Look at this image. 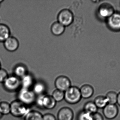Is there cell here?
Wrapping results in <instances>:
<instances>
[{
	"mask_svg": "<svg viewBox=\"0 0 120 120\" xmlns=\"http://www.w3.org/2000/svg\"><path fill=\"white\" fill-rule=\"evenodd\" d=\"M17 100L29 106L35 103L37 96L32 90L21 88L18 91Z\"/></svg>",
	"mask_w": 120,
	"mask_h": 120,
	"instance_id": "obj_1",
	"label": "cell"
},
{
	"mask_svg": "<svg viewBox=\"0 0 120 120\" xmlns=\"http://www.w3.org/2000/svg\"><path fill=\"white\" fill-rule=\"evenodd\" d=\"M10 106V114L15 117H24L30 111L29 106L17 99L12 101Z\"/></svg>",
	"mask_w": 120,
	"mask_h": 120,
	"instance_id": "obj_2",
	"label": "cell"
},
{
	"mask_svg": "<svg viewBox=\"0 0 120 120\" xmlns=\"http://www.w3.org/2000/svg\"><path fill=\"white\" fill-rule=\"evenodd\" d=\"M82 98L79 88L71 86L64 92V100L69 104H76L80 101Z\"/></svg>",
	"mask_w": 120,
	"mask_h": 120,
	"instance_id": "obj_3",
	"label": "cell"
},
{
	"mask_svg": "<svg viewBox=\"0 0 120 120\" xmlns=\"http://www.w3.org/2000/svg\"><path fill=\"white\" fill-rule=\"evenodd\" d=\"M3 84L4 89L8 92H15L21 88L20 79L15 75H9Z\"/></svg>",
	"mask_w": 120,
	"mask_h": 120,
	"instance_id": "obj_4",
	"label": "cell"
},
{
	"mask_svg": "<svg viewBox=\"0 0 120 120\" xmlns=\"http://www.w3.org/2000/svg\"><path fill=\"white\" fill-rule=\"evenodd\" d=\"M58 22L64 27L69 26L72 24L74 19L73 14L70 10L64 9L58 13L57 17Z\"/></svg>",
	"mask_w": 120,
	"mask_h": 120,
	"instance_id": "obj_5",
	"label": "cell"
},
{
	"mask_svg": "<svg viewBox=\"0 0 120 120\" xmlns=\"http://www.w3.org/2000/svg\"><path fill=\"white\" fill-rule=\"evenodd\" d=\"M113 6L108 3H104L100 5L98 10V14L102 19H107L114 12Z\"/></svg>",
	"mask_w": 120,
	"mask_h": 120,
	"instance_id": "obj_6",
	"label": "cell"
},
{
	"mask_svg": "<svg viewBox=\"0 0 120 120\" xmlns=\"http://www.w3.org/2000/svg\"><path fill=\"white\" fill-rule=\"evenodd\" d=\"M107 24L109 29L114 31H120V12H115L107 19Z\"/></svg>",
	"mask_w": 120,
	"mask_h": 120,
	"instance_id": "obj_7",
	"label": "cell"
},
{
	"mask_svg": "<svg viewBox=\"0 0 120 120\" xmlns=\"http://www.w3.org/2000/svg\"><path fill=\"white\" fill-rule=\"evenodd\" d=\"M71 82L66 76L61 75L58 77L55 82V85L56 89L65 92L71 85Z\"/></svg>",
	"mask_w": 120,
	"mask_h": 120,
	"instance_id": "obj_8",
	"label": "cell"
},
{
	"mask_svg": "<svg viewBox=\"0 0 120 120\" xmlns=\"http://www.w3.org/2000/svg\"><path fill=\"white\" fill-rule=\"evenodd\" d=\"M118 108L116 104H108L103 110V113L105 117L108 120H113L115 118L118 114Z\"/></svg>",
	"mask_w": 120,
	"mask_h": 120,
	"instance_id": "obj_9",
	"label": "cell"
},
{
	"mask_svg": "<svg viewBox=\"0 0 120 120\" xmlns=\"http://www.w3.org/2000/svg\"><path fill=\"white\" fill-rule=\"evenodd\" d=\"M74 113L72 110L68 107H64L59 110L57 114V120H73Z\"/></svg>",
	"mask_w": 120,
	"mask_h": 120,
	"instance_id": "obj_10",
	"label": "cell"
},
{
	"mask_svg": "<svg viewBox=\"0 0 120 120\" xmlns=\"http://www.w3.org/2000/svg\"><path fill=\"white\" fill-rule=\"evenodd\" d=\"M3 43L5 49L10 52L16 51L18 49L19 44L17 39L11 36L9 37Z\"/></svg>",
	"mask_w": 120,
	"mask_h": 120,
	"instance_id": "obj_11",
	"label": "cell"
},
{
	"mask_svg": "<svg viewBox=\"0 0 120 120\" xmlns=\"http://www.w3.org/2000/svg\"><path fill=\"white\" fill-rule=\"evenodd\" d=\"M57 102L52 96L49 95H43L42 98L43 108L47 110H52L55 107Z\"/></svg>",
	"mask_w": 120,
	"mask_h": 120,
	"instance_id": "obj_12",
	"label": "cell"
},
{
	"mask_svg": "<svg viewBox=\"0 0 120 120\" xmlns=\"http://www.w3.org/2000/svg\"><path fill=\"white\" fill-rule=\"evenodd\" d=\"M82 98L87 99L91 98L94 93V88L91 85L85 84L79 89Z\"/></svg>",
	"mask_w": 120,
	"mask_h": 120,
	"instance_id": "obj_13",
	"label": "cell"
},
{
	"mask_svg": "<svg viewBox=\"0 0 120 120\" xmlns=\"http://www.w3.org/2000/svg\"><path fill=\"white\" fill-rule=\"evenodd\" d=\"M21 88L31 89L34 84L33 77L30 74H27L20 79Z\"/></svg>",
	"mask_w": 120,
	"mask_h": 120,
	"instance_id": "obj_14",
	"label": "cell"
},
{
	"mask_svg": "<svg viewBox=\"0 0 120 120\" xmlns=\"http://www.w3.org/2000/svg\"><path fill=\"white\" fill-rule=\"evenodd\" d=\"M32 88V91L36 96L44 95L46 90L45 85L42 82H35Z\"/></svg>",
	"mask_w": 120,
	"mask_h": 120,
	"instance_id": "obj_15",
	"label": "cell"
},
{
	"mask_svg": "<svg viewBox=\"0 0 120 120\" xmlns=\"http://www.w3.org/2000/svg\"><path fill=\"white\" fill-rule=\"evenodd\" d=\"M9 27L6 25L0 23V42H4L10 36Z\"/></svg>",
	"mask_w": 120,
	"mask_h": 120,
	"instance_id": "obj_16",
	"label": "cell"
},
{
	"mask_svg": "<svg viewBox=\"0 0 120 120\" xmlns=\"http://www.w3.org/2000/svg\"><path fill=\"white\" fill-rule=\"evenodd\" d=\"M65 27L58 22L54 23L51 25V30L53 34L58 36L62 35L64 32Z\"/></svg>",
	"mask_w": 120,
	"mask_h": 120,
	"instance_id": "obj_17",
	"label": "cell"
},
{
	"mask_svg": "<svg viewBox=\"0 0 120 120\" xmlns=\"http://www.w3.org/2000/svg\"><path fill=\"white\" fill-rule=\"evenodd\" d=\"M41 113L36 110H30L24 117V120H42Z\"/></svg>",
	"mask_w": 120,
	"mask_h": 120,
	"instance_id": "obj_18",
	"label": "cell"
},
{
	"mask_svg": "<svg viewBox=\"0 0 120 120\" xmlns=\"http://www.w3.org/2000/svg\"><path fill=\"white\" fill-rule=\"evenodd\" d=\"M94 103L98 108H103L108 104V100L105 96H99L96 98Z\"/></svg>",
	"mask_w": 120,
	"mask_h": 120,
	"instance_id": "obj_19",
	"label": "cell"
},
{
	"mask_svg": "<svg viewBox=\"0 0 120 120\" xmlns=\"http://www.w3.org/2000/svg\"><path fill=\"white\" fill-rule=\"evenodd\" d=\"M14 75L20 79L27 74L26 68L22 65L17 66L14 68Z\"/></svg>",
	"mask_w": 120,
	"mask_h": 120,
	"instance_id": "obj_20",
	"label": "cell"
},
{
	"mask_svg": "<svg viewBox=\"0 0 120 120\" xmlns=\"http://www.w3.org/2000/svg\"><path fill=\"white\" fill-rule=\"evenodd\" d=\"M10 104L6 101H0V112L3 116L10 113Z\"/></svg>",
	"mask_w": 120,
	"mask_h": 120,
	"instance_id": "obj_21",
	"label": "cell"
},
{
	"mask_svg": "<svg viewBox=\"0 0 120 120\" xmlns=\"http://www.w3.org/2000/svg\"><path fill=\"white\" fill-rule=\"evenodd\" d=\"M98 109L94 102L89 101L85 104L83 110L93 114L97 112Z\"/></svg>",
	"mask_w": 120,
	"mask_h": 120,
	"instance_id": "obj_22",
	"label": "cell"
},
{
	"mask_svg": "<svg viewBox=\"0 0 120 120\" xmlns=\"http://www.w3.org/2000/svg\"><path fill=\"white\" fill-rule=\"evenodd\" d=\"M117 94L113 91H111L108 92L105 97L108 100V104H116L117 102Z\"/></svg>",
	"mask_w": 120,
	"mask_h": 120,
	"instance_id": "obj_23",
	"label": "cell"
},
{
	"mask_svg": "<svg viewBox=\"0 0 120 120\" xmlns=\"http://www.w3.org/2000/svg\"><path fill=\"white\" fill-rule=\"evenodd\" d=\"M52 97L56 102H60L64 99V92L56 89L52 93Z\"/></svg>",
	"mask_w": 120,
	"mask_h": 120,
	"instance_id": "obj_24",
	"label": "cell"
},
{
	"mask_svg": "<svg viewBox=\"0 0 120 120\" xmlns=\"http://www.w3.org/2000/svg\"><path fill=\"white\" fill-rule=\"evenodd\" d=\"M92 115L84 110L78 113L77 120H92Z\"/></svg>",
	"mask_w": 120,
	"mask_h": 120,
	"instance_id": "obj_25",
	"label": "cell"
},
{
	"mask_svg": "<svg viewBox=\"0 0 120 120\" xmlns=\"http://www.w3.org/2000/svg\"><path fill=\"white\" fill-rule=\"evenodd\" d=\"M8 76V73L5 70L0 68V83H3Z\"/></svg>",
	"mask_w": 120,
	"mask_h": 120,
	"instance_id": "obj_26",
	"label": "cell"
},
{
	"mask_svg": "<svg viewBox=\"0 0 120 120\" xmlns=\"http://www.w3.org/2000/svg\"><path fill=\"white\" fill-rule=\"evenodd\" d=\"M42 120H57V119L53 114L46 113L43 116Z\"/></svg>",
	"mask_w": 120,
	"mask_h": 120,
	"instance_id": "obj_27",
	"label": "cell"
},
{
	"mask_svg": "<svg viewBox=\"0 0 120 120\" xmlns=\"http://www.w3.org/2000/svg\"><path fill=\"white\" fill-rule=\"evenodd\" d=\"M92 120H104L102 115L98 112L92 114Z\"/></svg>",
	"mask_w": 120,
	"mask_h": 120,
	"instance_id": "obj_28",
	"label": "cell"
},
{
	"mask_svg": "<svg viewBox=\"0 0 120 120\" xmlns=\"http://www.w3.org/2000/svg\"><path fill=\"white\" fill-rule=\"evenodd\" d=\"M117 103L120 106V92L118 94Z\"/></svg>",
	"mask_w": 120,
	"mask_h": 120,
	"instance_id": "obj_29",
	"label": "cell"
},
{
	"mask_svg": "<svg viewBox=\"0 0 120 120\" xmlns=\"http://www.w3.org/2000/svg\"><path fill=\"white\" fill-rule=\"evenodd\" d=\"M3 115H2V114H1V113L0 112V119L1 118H2V117H3Z\"/></svg>",
	"mask_w": 120,
	"mask_h": 120,
	"instance_id": "obj_30",
	"label": "cell"
},
{
	"mask_svg": "<svg viewBox=\"0 0 120 120\" xmlns=\"http://www.w3.org/2000/svg\"><path fill=\"white\" fill-rule=\"evenodd\" d=\"M4 0H0V6H1V4L2 3V2H3Z\"/></svg>",
	"mask_w": 120,
	"mask_h": 120,
	"instance_id": "obj_31",
	"label": "cell"
},
{
	"mask_svg": "<svg viewBox=\"0 0 120 120\" xmlns=\"http://www.w3.org/2000/svg\"><path fill=\"white\" fill-rule=\"evenodd\" d=\"M0 68H1V64H0Z\"/></svg>",
	"mask_w": 120,
	"mask_h": 120,
	"instance_id": "obj_32",
	"label": "cell"
}]
</instances>
